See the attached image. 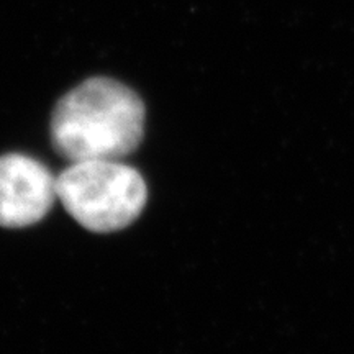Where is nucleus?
Returning a JSON list of instances; mask_svg holds the SVG:
<instances>
[{"instance_id": "7ed1b4c3", "label": "nucleus", "mask_w": 354, "mask_h": 354, "mask_svg": "<svg viewBox=\"0 0 354 354\" xmlns=\"http://www.w3.org/2000/svg\"><path fill=\"white\" fill-rule=\"evenodd\" d=\"M57 198L56 177L32 156H0V227L38 223Z\"/></svg>"}, {"instance_id": "f257e3e1", "label": "nucleus", "mask_w": 354, "mask_h": 354, "mask_svg": "<svg viewBox=\"0 0 354 354\" xmlns=\"http://www.w3.org/2000/svg\"><path fill=\"white\" fill-rule=\"evenodd\" d=\"M145 105L136 92L109 77L87 79L56 104L51 141L71 162L122 159L138 148Z\"/></svg>"}, {"instance_id": "f03ea898", "label": "nucleus", "mask_w": 354, "mask_h": 354, "mask_svg": "<svg viewBox=\"0 0 354 354\" xmlns=\"http://www.w3.org/2000/svg\"><path fill=\"white\" fill-rule=\"evenodd\" d=\"M56 194L69 215L95 233L131 225L148 198L143 177L120 159L71 162L56 177Z\"/></svg>"}]
</instances>
